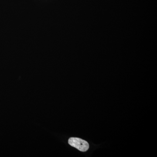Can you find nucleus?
I'll return each instance as SVG.
<instances>
[{"mask_svg":"<svg viewBox=\"0 0 157 157\" xmlns=\"http://www.w3.org/2000/svg\"><path fill=\"white\" fill-rule=\"evenodd\" d=\"M68 143L71 146L81 151H87L89 148V144L87 141L77 137H70L68 140Z\"/></svg>","mask_w":157,"mask_h":157,"instance_id":"nucleus-1","label":"nucleus"}]
</instances>
